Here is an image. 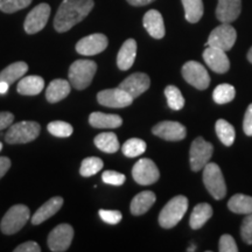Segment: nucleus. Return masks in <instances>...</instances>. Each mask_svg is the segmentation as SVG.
<instances>
[{"instance_id":"nucleus-31","label":"nucleus","mask_w":252,"mask_h":252,"mask_svg":"<svg viewBox=\"0 0 252 252\" xmlns=\"http://www.w3.org/2000/svg\"><path fill=\"white\" fill-rule=\"evenodd\" d=\"M185 8V17L190 24L200 21L203 15L202 0H181Z\"/></svg>"},{"instance_id":"nucleus-43","label":"nucleus","mask_w":252,"mask_h":252,"mask_svg":"<svg viewBox=\"0 0 252 252\" xmlns=\"http://www.w3.org/2000/svg\"><path fill=\"white\" fill-rule=\"evenodd\" d=\"M243 130L245 132V134L249 135V137H252V104L249 105L247 112H245Z\"/></svg>"},{"instance_id":"nucleus-12","label":"nucleus","mask_w":252,"mask_h":252,"mask_svg":"<svg viewBox=\"0 0 252 252\" xmlns=\"http://www.w3.org/2000/svg\"><path fill=\"white\" fill-rule=\"evenodd\" d=\"M74 238V229L70 224L62 223L50 231L48 235V247L53 252H64L70 247Z\"/></svg>"},{"instance_id":"nucleus-21","label":"nucleus","mask_w":252,"mask_h":252,"mask_svg":"<svg viewBox=\"0 0 252 252\" xmlns=\"http://www.w3.org/2000/svg\"><path fill=\"white\" fill-rule=\"evenodd\" d=\"M137 56V42L134 39L126 40L119 49L117 55V65L121 70H128L133 65Z\"/></svg>"},{"instance_id":"nucleus-48","label":"nucleus","mask_w":252,"mask_h":252,"mask_svg":"<svg viewBox=\"0 0 252 252\" xmlns=\"http://www.w3.org/2000/svg\"><path fill=\"white\" fill-rule=\"evenodd\" d=\"M248 60L252 63V47H251L250 50H249V53H248Z\"/></svg>"},{"instance_id":"nucleus-45","label":"nucleus","mask_w":252,"mask_h":252,"mask_svg":"<svg viewBox=\"0 0 252 252\" xmlns=\"http://www.w3.org/2000/svg\"><path fill=\"white\" fill-rule=\"evenodd\" d=\"M11 168V160L7 157H0V179Z\"/></svg>"},{"instance_id":"nucleus-11","label":"nucleus","mask_w":252,"mask_h":252,"mask_svg":"<svg viewBox=\"0 0 252 252\" xmlns=\"http://www.w3.org/2000/svg\"><path fill=\"white\" fill-rule=\"evenodd\" d=\"M50 6L46 2L35 6L25 19L24 28L27 34H36L46 27L50 15Z\"/></svg>"},{"instance_id":"nucleus-42","label":"nucleus","mask_w":252,"mask_h":252,"mask_svg":"<svg viewBox=\"0 0 252 252\" xmlns=\"http://www.w3.org/2000/svg\"><path fill=\"white\" fill-rule=\"evenodd\" d=\"M14 252H40L41 248L40 245L36 243V242L28 241L26 243H23L18 245L17 248L13 250Z\"/></svg>"},{"instance_id":"nucleus-1","label":"nucleus","mask_w":252,"mask_h":252,"mask_svg":"<svg viewBox=\"0 0 252 252\" xmlns=\"http://www.w3.org/2000/svg\"><path fill=\"white\" fill-rule=\"evenodd\" d=\"M94 6V0H63L54 19L55 31L64 33L71 30L88 17Z\"/></svg>"},{"instance_id":"nucleus-49","label":"nucleus","mask_w":252,"mask_h":252,"mask_svg":"<svg viewBox=\"0 0 252 252\" xmlns=\"http://www.w3.org/2000/svg\"><path fill=\"white\" fill-rule=\"evenodd\" d=\"M195 250H196V249H195L194 245H191L190 249H187V251H195Z\"/></svg>"},{"instance_id":"nucleus-18","label":"nucleus","mask_w":252,"mask_h":252,"mask_svg":"<svg viewBox=\"0 0 252 252\" xmlns=\"http://www.w3.org/2000/svg\"><path fill=\"white\" fill-rule=\"evenodd\" d=\"M242 11V0H219L216 17L220 23L230 24L239 17Z\"/></svg>"},{"instance_id":"nucleus-37","label":"nucleus","mask_w":252,"mask_h":252,"mask_svg":"<svg viewBox=\"0 0 252 252\" xmlns=\"http://www.w3.org/2000/svg\"><path fill=\"white\" fill-rule=\"evenodd\" d=\"M33 0H0V11L4 13H14L26 8Z\"/></svg>"},{"instance_id":"nucleus-5","label":"nucleus","mask_w":252,"mask_h":252,"mask_svg":"<svg viewBox=\"0 0 252 252\" xmlns=\"http://www.w3.org/2000/svg\"><path fill=\"white\" fill-rule=\"evenodd\" d=\"M30 209L25 204H15L11 207L2 217L0 223V229L2 234L14 235L24 228L27 220H30Z\"/></svg>"},{"instance_id":"nucleus-8","label":"nucleus","mask_w":252,"mask_h":252,"mask_svg":"<svg viewBox=\"0 0 252 252\" xmlns=\"http://www.w3.org/2000/svg\"><path fill=\"white\" fill-rule=\"evenodd\" d=\"M236 39H237V33H236L235 28L231 25L222 23V25H220L210 33L207 46L215 47V48L228 52L234 47Z\"/></svg>"},{"instance_id":"nucleus-2","label":"nucleus","mask_w":252,"mask_h":252,"mask_svg":"<svg viewBox=\"0 0 252 252\" xmlns=\"http://www.w3.org/2000/svg\"><path fill=\"white\" fill-rule=\"evenodd\" d=\"M97 70L96 62L91 60H77L69 68V82L74 89L83 90L90 86Z\"/></svg>"},{"instance_id":"nucleus-50","label":"nucleus","mask_w":252,"mask_h":252,"mask_svg":"<svg viewBox=\"0 0 252 252\" xmlns=\"http://www.w3.org/2000/svg\"><path fill=\"white\" fill-rule=\"evenodd\" d=\"M1 150H2V144L0 143V151H1Z\"/></svg>"},{"instance_id":"nucleus-3","label":"nucleus","mask_w":252,"mask_h":252,"mask_svg":"<svg viewBox=\"0 0 252 252\" xmlns=\"http://www.w3.org/2000/svg\"><path fill=\"white\" fill-rule=\"evenodd\" d=\"M41 126L39 123L24 121L12 124L5 134V141L9 145L27 144L39 137Z\"/></svg>"},{"instance_id":"nucleus-47","label":"nucleus","mask_w":252,"mask_h":252,"mask_svg":"<svg viewBox=\"0 0 252 252\" xmlns=\"http://www.w3.org/2000/svg\"><path fill=\"white\" fill-rule=\"evenodd\" d=\"M9 89V86L5 82H0V94H6Z\"/></svg>"},{"instance_id":"nucleus-40","label":"nucleus","mask_w":252,"mask_h":252,"mask_svg":"<svg viewBox=\"0 0 252 252\" xmlns=\"http://www.w3.org/2000/svg\"><path fill=\"white\" fill-rule=\"evenodd\" d=\"M99 217L102 219L104 222L108 223V224H118L123 219V215L121 212L118 210H105V209H100L99 212Z\"/></svg>"},{"instance_id":"nucleus-15","label":"nucleus","mask_w":252,"mask_h":252,"mask_svg":"<svg viewBox=\"0 0 252 252\" xmlns=\"http://www.w3.org/2000/svg\"><path fill=\"white\" fill-rule=\"evenodd\" d=\"M154 135H158L161 139L167 141H179L185 139L187 135V130L180 123L178 122H161L152 128Z\"/></svg>"},{"instance_id":"nucleus-13","label":"nucleus","mask_w":252,"mask_h":252,"mask_svg":"<svg viewBox=\"0 0 252 252\" xmlns=\"http://www.w3.org/2000/svg\"><path fill=\"white\" fill-rule=\"evenodd\" d=\"M97 100L100 105L106 106V108L122 109L131 105L133 98L121 88H115V89L102 90L97 94Z\"/></svg>"},{"instance_id":"nucleus-4","label":"nucleus","mask_w":252,"mask_h":252,"mask_svg":"<svg viewBox=\"0 0 252 252\" xmlns=\"http://www.w3.org/2000/svg\"><path fill=\"white\" fill-rule=\"evenodd\" d=\"M188 209V198L184 195H178L168 201L162 208L159 215V224L163 229H171L175 226L185 216Z\"/></svg>"},{"instance_id":"nucleus-19","label":"nucleus","mask_w":252,"mask_h":252,"mask_svg":"<svg viewBox=\"0 0 252 252\" xmlns=\"http://www.w3.org/2000/svg\"><path fill=\"white\" fill-rule=\"evenodd\" d=\"M143 24L147 33L154 39H162L165 36V24H163L162 15L157 9H150L146 14L144 15Z\"/></svg>"},{"instance_id":"nucleus-26","label":"nucleus","mask_w":252,"mask_h":252,"mask_svg":"<svg viewBox=\"0 0 252 252\" xmlns=\"http://www.w3.org/2000/svg\"><path fill=\"white\" fill-rule=\"evenodd\" d=\"M28 71V64L26 62L19 61L9 64L0 72V82H5L8 86L13 84L15 81L23 78Z\"/></svg>"},{"instance_id":"nucleus-6","label":"nucleus","mask_w":252,"mask_h":252,"mask_svg":"<svg viewBox=\"0 0 252 252\" xmlns=\"http://www.w3.org/2000/svg\"><path fill=\"white\" fill-rule=\"evenodd\" d=\"M203 184L215 200H222L226 195V186L222 171L217 163L208 162L203 168Z\"/></svg>"},{"instance_id":"nucleus-36","label":"nucleus","mask_w":252,"mask_h":252,"mask_svg":"<svg viewBox=\"0 0 252 252\" xmlns=\"http://www.w3.org/2000/svg\"><path fill=\"white\" fill-rule=\"evenodd\" d=\"M47 130H48L50 134L59 138H68L74 132V128H72V126L69 123L62 121H55L49 123L48 126H47Z\"/></svg>"},{"instance_id":"nucleus-10","label":"nucleus","mask_w":252,"mask_h":252,"mask_svg":"<svg viewBox=\"0 0 252 252\" xmlns=\"http://www.w3.org/2000/svg\"><path fill=\"white\" fill-rule=\"evenodd\" d=\"M132 176L138 185L149 186L159 180L160 173L152 160L143 158L134 163L132 168Z\"/></svg>"},{"instance_id":"nucleus-28","label":"nucleus","mask_w":252,"mask_h":252,"mask_svg":"<svg viewBox=\"0 0 252 252\" xmlns=\"http://www.w3.org/2000/svg\"><path fill=\"white\" fill-rule=\"evenodd\" d=\"M94 145L98 150L102 151V152L105 153H116L121 147L119 145L117 135L112 132H104V133H99L96 135L94 140Z\"/></svg>"},{"instance_id":"nucleus-25","label":"nucleus","mask_w":252,"mask_h":252,"mask_svg":"<svg viewBox=\"0 0 252 252\" xmlns=\"http://www.w3.org/2000/svg\"><path fill=\"white\" fill-rule=\"evenodd\" d=\"M89 124L94 128H117L122 126L123 119L118 115L93 112L89 116Z\"/></svg>"},{"instance_id":"nucleus-29","label":"nucleus","mask_w":252,"mask_h":252,"mask_svg":"<svg viewBox=\"0 0 252 252\" xmlns=\"http://www.w3.org/2000/svg\"><path fill=\"white\" fill-rule=\"evenodd\" d=\"M228 208L232 213L242 214V215L252 214V196L236 194L229 200Z\"/></svg>"},{"instance_id":"nucleus-22","label":"nucleus","mask_w":252,"mask_h":252,"mask_svg":"<svg viewBox=\"0 0 252 252\" xmlns=\"http://www.w3.org/2000/svg\"><path fill=\"white\" fill-rule=\"evenodd\" d=\"M71 84L67 80H53L46 89V98L49 103H58L70 94Z\"/></svg>"},{"instance_id":"nucleus-32","label":"nucleus","mask_w":252,"mask_h":252,"mask_svg":"<svg viewBox=\"0 0 252 252\" xmlns=\"http://www.w3.org/2000/svg\"><path fill=\"white\" fill-rule=\"evenodd\" d=\"M146 151V143L139 138H131L122 146V152L127 158L139 157Z\"/></svg>"},{"instance_id":"nucleus-41","label":"nucleus","mask_w":252,"mask_h":252,"mask_svg":"<svg viewBox=\"0 0 252 252\" xmlns=\"http://www.w3.org/2000/svg\"><path fill=\"white\" fill-rule=\"evenodd\" d=\"M219 250L220 252H237L238 248L236 244L235 239L230 235H223L220 238V244H219Z\"/></svg>"},{"instance_id":"nucleus-7","label":"nucleus","mask_w":252,"mask_h":252,"mask_svg":"<svg viewBox=\"0 0 252 252\" xmlns=\"http://www.w3.org/2000/svg\"><path fill=\"white\" fill-rule=\"evenodd\" d=\"M214 147L212 143L206 141L203 138L198 137L191 143L189 151V162L191 171L198 172L204 168V166L212 159Z\"/></svg>"},{"instance_id":"nucleus-23","label":"nucleus","mask_w":252,"mask_h":252,"mask_svg":"<svg viewBox=\"0 0 252 252\" xmlns=\"http://www.w3.org/2000/svg\"><path fill=\"white\" fill-rule=\"evenodd\" d=\"M43 89H45V81L41 76H35V75L20 78L17 86L18 94L23 96H36Z\"/></svg>"},{"instance_id":"nucleus-38","label":"nucleus","mask_w":252,"mask_h":252,"mask_svg":"<svg viewBox=\"0 0 252 252\" xmlns=\"http://www.w3.org/2000/svg\"><path fill=\"white\" fill-rule=\"evenodd\" d=\"M102 180L104 184L112 186H122L126 180L125 175L116 171H105L102 174Z\"/></svg>"},{"instance_id":"nucleus-17","label":"nucleus","mask_w":252,"mask_h":252,"mask_svg":"<svg viewBox=\"0 0 252 252\" xmlns=\"http://www.w3.org/2000/svg\"><path fill=\"white\" fill-rule=\"evenodd\" d=\"M203 60L208 67L217 74H224L230 68L229 59L224 50L215 48V47L207 46L206 50L203 52Z\"/></svg>"},{"instance_id":"nucleus-44","label":"nucleus","mask_w":252,"mask_h":252,"mask_svg":"<svg viewBox=\"0 0 252 252\" xmlns=\"http://www.w3.org/2000/svg\"><path fill=\"white\" fill-rule=\"evenodd\" d=\"M14 121V115L11 112L7 111H2L0 112V131L4 130V128L8 127L13 124Z\"/></svg>"},{"instance_id":"nucleus-46","label":"nucleus","mask_w":252,"mask_h":252,"mask_svg":"<svg viewBox=\"0 0 252 252\" xmlns=\"http://www.w3.org/2000/svg\"><path fill=\"white\" fill-rule=\"evenodd\" d=\"M154 0H127V2L132 6H145L153 2Z\"/></svg>"},{"instance_id":"nucleus-33","label":"nucleus","mask_w":252,"mask_h":252,"mask_svg":"<svg viewBox=\"0 0 252 252\" xmlns=\"http://www.w3.org/2000/svg\"><path fill=\"white\" fill-rule=\"evenodd\" d=\"M104 162L102 159L97 157H89L86 158L81 163L80 174L84 178H90L94 174H97L99 171H102Z\"/></svg>"},{"instance_id":"nucleus-34","label":"nucleus","mask_w":252,"mask_h":252,"mask_svg":"<svg viewBox=\"0 0 252 252\" xmlns=\"http://www.w3.org/2000/svg\"><path fill=\"white\" fill-rule=\"evenodd\" d=\"M236 96L235 88L230 84H220L213 93V98L217 104H226L231 102Z\"/></svg>"},{"instance_id":"nucleus-27","label":"nucleus","mask_w":252,"mask_h":252,"mask_svg":"<svg viewBox=\"0 0 252 252\" xmlns=\"http://www.w3.org/2000/svg\"><path fill=\"white\" fill-rule=\"evenodd\" d=\"M213 216V208L208 203H200L194 208L189 219V225L191 229L197 230L206 224L208 220Z\"/></svg>"},{"instance_id":"nucleus-16","label":"nucleus","mask_w":252,"mask_h":252,"mask_svg":"<svg viewBox=\"0 0 252 252\" xmlns=\"http://www.w3.org/2000/svg\"><path fill=\"white\" fill-rule=\"evenodd\" d=\"M151 86V80L149 75L144 74V72H134L126 77L124 81L119 84V88L125 90L132 98H137L141 94L149 89Z\"/></svg>"},{"instance_id":"nucleus-20","label":"nucleus","mask_w":252,"mask_h":252,"mask_svg":"<svg viewBox=\"0 0 252 252\" xmlns=\"http://www.w3.org/2000/svg\"><path fill=\"white\" fill-rule=\"evenodd\" d=\"M63 206V198L61 196H55L49 198L46 203H43L39 209L36 210L33 217H32V223L34 225H39L41 223H43L45 220L50 219L52 216H54L56 213L61 209Z\"/></svg>"},{"instance_id":"nucleus-30","label":"nucleus","mask_w":252,"mask_h":252,"mask_svg":"<svg viewBox=\"0 0 252 252\" xmlns=\"http://www.w3.org/2000/svg\"><path fill=\"white\" fill-rule=\"evenodd\" d=\"M216 133L220 143L225 146H231L236 138V132L234 126L224 119H219L215 124Z\"/></svg>"},{"instance_id":"nucleus-24","label":"nucleus","mask_w":252,"mask_h":252,"mask_svg":"<svg viewBox=\"0 0 252 252\" xmlns=\"http://www.w3.org/2000/svg\"><path fill=\"white\" fill-rule=\"evenodd\" d=\"M156 194L151 190H145L141 191L139 194H137L133 197V200L131 201V214L134 216L144 215L145 213L149 212L150 208L153 206L154 202H156Z\"/></svg>"},{"instance_id":"nucleus-14","label":"nucleus","mask_w":252,"mask_h":252,"mask_svg":"<svg viewBox=\"0 0 252 252\" xmlns=\"http://www.w3.org/2000/svg\"><path fill=\"white\" fill-rule=\"evenodd\" d=\"M109 45V40L104 34L96 33L81 39L76 43V52L84 56H94L104 52Z\"/></svg>"},{"instance_id":"nucleus-9","label":"nucleus","mask_w":252,"mask_h":252,"mask_svg":"<svg viewBox=\"0 0 252 252\" xmlns=\"http://www.w3.org/2000/svg\"><path fill=\"white\" fill-rule=\"evenodd\" d=\"M182 76L187 83L198 90H204L209 87L210 77L203 64L196 61H189L182 67Z\"/></svg>"},{"instance_id":"nucleus-39","label":"nucleus","mask_w":252,"mask_h":252,"mask_svg":"<svg viewBox=\"0 0 252 252\" xmlns=\"http://www.w3.org/2000/svg\"><path fill=\"white\" fill-rule=\"evenodd\" d=\"M241 237L247 244H252V214H248L242 222Z\"/></svg>"},{"instance_id":"nucleus-35","label":"nucleus","mask_w":252,"mask_h":252,"mask_svg":"<svg viewBox=\"0 0 252 252\" xmlns=\"http://www.w3.org/2000/svg\"><path fill=\"white\" fill-rule=\"evenodd\" d=\"M165 96L168 106L172 110H181L185 105V98L181 91L174 86H168L165 89Z\"/></svg>"}]
</instances>
